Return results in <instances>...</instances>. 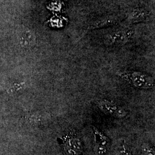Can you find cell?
Returning <instances> with one entry per match:
<instances>
[{"label": "cell", "instance_id": "obj_1", "mask_svg": "<svg viewBox=\"0 0 155 155\" xmlns=\"http://www.w3.org/2000/svg\"><path fill=\"white\" fill-rule=\"evenodd\" d=\"M134 30L130 27H120L113 29L104 37V43L107 46H120L127 44L132 39Z\"/></svg>", "mask_w": 155, "mask_h": 155}, {"label": "cell", "instance_id": "obj_2", "mask_svg": "<svg viewBox=\"0 0 155 155\" xmlns=\"http://www.w3.org/2000/svg\"><path fill=\"white\" fill-rule=\"evenodd\" d=\"M133 85L140 89H150L153 86L152 78L140 72H125L122 74Z\"/></svg>", "mask_w": 155, "mask_h": 155}, {"label": "cell", "instance_id": "obj_3", "mask_svg": "<svg viewBox=\"0 0 155 155\" xmlns=\"http://www.w3.org/2000/svg\"><path fill=\"white\" fill-rule=\"evenodd\" d=\"M98 107L106 114H109L117 118H123L126 116L127 112L122 107L108 101L103 100L98 104Z\"/></svg>", "mask_w": 155, "mask_h": 155}, {"label": "cell", "instance_id": "obj_4", "mask_svg": "<svg viewBox=\"0 0 155 155\" xmlns=\"http://www.w3.org/2000/svg\"><path fill=\"white\" fill-rule=\"evenodd\" d=\"M64 150L67 155H81L83 150L81 140L73 136L67 137L64 144Z\"/></svg>", "mask_w": 155, "mask_h": 155}, {"label": "cell", "instance_id": "obj_5", "mask_svg": "<svg viewBox=\"0 0 155 155\" xmlns=\"http://www.w3.org/2000/svg\"><path fill=\"white\" fill-rule=\"evenodd\" d=\"M19 45L22 48H30L36 44V37L35 33L28 28H23L18 35Z\"/></svg>", "mask_w": 155, "mask_h": 155}, {"label": "cell", "instance_id": "obj_6", "mask_svg": "<svg viewBox=\"0 0 155 155\" xmlns=\"http://www.w3.org/2000/svg\"><path fill=\"white\" fill-rule=\"evenodd\" d=\"M121 20V17L120 16L116 15H108L97 19L93 23H91L88 27V29L94 30L97 29L110 27L116 24L117 23L120 22Z\"/></svg>", "mask_w": 155, "mask_h": 155}, {"label": "cell", "instance_id": "obj_7", "mask_svg": "<svg viewBox=\"0 0 155 155\" xmlns=\"http://www.w3.org/2000/svg\"><path fill=\"white\" fill-rule=\"evenodd\" d=\"M149 15V12L145 9L140 8H134L127 14V21L129 24L143 22Z\"/></svg>", "mask_w": 155, "mask_h": 155}, {"label": "cell", "instance_id": "obj_8", "mask_svg": "<svg viewBox=\"0 0 155 155\" xmlns=\"http://www.w3.org/2000/svg\"><path fill=\"white\" fill-rule=\"evenodd\" d=\"M50 119V116L42 113H35L25 117V121L32 125H38L43 124Z\"/></svg>", "mask_w": 155, "mask_h": 155}, {"label": "cell", "instance_id": "obj_9", "mask_svg": "<svg viewBox=\"0 0 155 155\" xmlns=\"http://www.w3.org/2000/svg\"><path fill=\"white\" fill-rule=\"evenodd\" d=\"M93 130L94 145H99L108 148L110 144L109 139L97 128L93 127Z\"/></svg>", "mask_w": 155, "mask_h": 155}, {"label": "cell", "instance_id": "obj_10", "mask_svg": "<svg viewBox=\"0 0 155 155\" xmlns=\"http://www.w3.org/2000/svg\"><path fill=\"white\" fill-rule=\"evenodd\" d=\"M116 155H133L130 148L126 144L119 145L116 150Z\"/></svg>", "mask_w": 155, "mask_h": 155}, {"label": "cell", "instance_id": "obj_11", "mask_svg": "<svg viewBox=\"0 0 155 155\" xmlns=\"http://www.w3.org/2000/svg\"><path fill=\"white\" fill-rule=\"evenodd\" d=\"M141 151L143 155H155L154 148L148 144L145 143L142 145Z\"/></svg>", "mask_w": 155, "mask_h": 155}, {"label": "cell", "instance_id": "obj_12", "mask_svg": "<svg viewBox=\"0 0 155 155\" xmlns=\"http://www.w3.org/2000/svg\"><path fill=\"white\" fill-rule=\"evenodd\" d=\"M25 83H15L11 87L6 90V92L9 94L16 93L20 90L22 89L24 86Z\"/></svg>", "mask_w": 155, "mask_h": 155}, {"label": "cell", "instance_id": "obj_13", "mask_svg": "<svg viewBox=\"0 0 155 155\" xmlns=\"http://www.w3.org/2000/svg\"><path fill=\"white\" fill-rule=\"evenodd\" d=\"M107 148L99 145H94L93 151L95 155H105L107 151Z\"/></svg>", "mask_w": 155, "mask_h": 155}]
</instances>
